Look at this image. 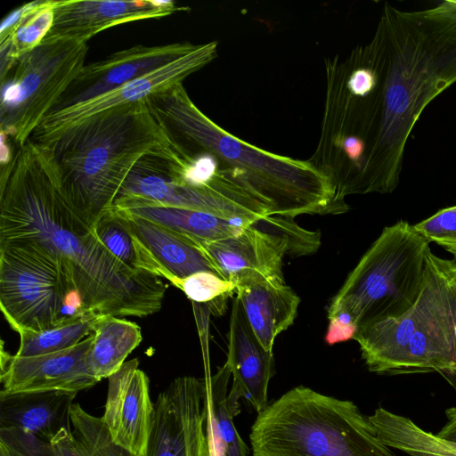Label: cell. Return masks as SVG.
<instances>
[{"mask_svg": "<svg viewBox=\"0 0 456 456\" xmlns=\"http://www.w3.org/2000/svg\"><path fill=\"white\" fill-rule=\"evenodd\" d=\"M325 80L320 139L308 160L338 203L393 192L416 122L456 83V0L415 11L385 3L367 44L325 59Z\"/></svg>", "mask_w": 456, "mask_h": 456, "instance_id": "obj_1", "label": "cell"}, {"mask_svg": "<svg viewBox=\"0 0 456 456\" xmlns=\"http://www.w3.org/2000/svg\"><path fill=\"white\" fill-rule=\"evenodd\" d=\"M0 245L28 246L52 257L92 313L145 317L160 310V278L115 257L69 208L52 151L29 139L0 187Z\"/></svg>", "mask_w": 456, "mask_h": 456, "instance_id": "obj_2", "label": "cell"}, {"mask_svg": "<svg viewBox=\"0 0 456 456\" xmlns=\"http://www.w3.org/2000/svg\"><path fill=\"white\" fill-rule=\"evenodd\" d=\"M47 147L59 169L63 199L94 230L112 209L122 184L140 159L183 149L147 102L94 117Z\"/></svg>", "mask_w": 456, "mask_h": 456, "instance_id": "obj_3", "label": "cell"}, {"mask_svg": "<svg viewBox=\"0 0 456 456\" xmlns=\"http://www.w3.org/2000/svg\"><path fill=\"white\" fill-rule=\"evenodd\" d=\"M173 135L189 150L205 151L240 172L249 187L270 202L273 214H337L329 179L309 160L274 154L240 140L216 125L190 98L183 83L147 101Z\"/></svg>", "mask_w": 456, "mask_h": 456, "instance_id": "obj_4", "label": "cell"}, {"mask_svg": "<svg viewBox=\"0 0 456 456\" xmlns=\"http://www.w3.org/2000/svg\"><path fill=\"white\" fill-rule=\"evenodd\" d=\"M354 339L370 371L437 372L456 392V260L430 251L415 304L397 319L359 328Z\"/></svg>", "mask_w": 456, "mask_h": 456, "instance_id": "obj_5", "label": "cell"}, {"mask_svg": "<svg viewBox=\"0 0 456 456\" xmlns=\"http://www.w3.org/2000/svg\"><path fill=\"white\" fill-rule=\"evenodd\" d=\"M253 456H397L349 400L296 387L258 412Z\"/></svg>", "mask_w": 456, "mask_h": 456, "instance_id": "obj_6", "label": "cell"}, {"mask_svg": "<svg viewBox=\"0 0 456 456\" xmlns=\"http://www.w3.org/2000/svg\"><path fill=\"white\" fill-rule=\"evenodd\" d=\"M429 244L407 221L386 226L331 299L329 320L358 330L404 314L424 286Z\"/></svg>", "mask_w": 456, "mask_h": 456, "instance_id": "obj_7", "label": "cell"}, {"mask_svg": "<svg viewBox=\"0 0 456 456\" xmlns=\"http://www.w3.org/2000/svg\"><path fill=\"white\" fill-rule=\"evenodd\" d=\"M0 307L17 333L96 314L54 260L28 246L0 245Z\"/></svg>", "mask_w": 456, "mask_h": 456, "instance_id": "obj_8", "label": "cell"}, {"mask_svg": "<svg viewBox=\"0 0 456 456\" xmlns=\"http://www.w3.org/2000/svg\"><path fill=\"white\" fill-rule=\"evenodd\" d=\"M87 52L86 40L44 39L1 81L0 128L19 148L55 110L86 65Z\"/></svg>", "mask_w": 456, "mask_h": 456, "instance_id": "obj_9", "label": "cell"}, {"mask_svg": "<svg viewBox=\"0 0 456 456\" xmlns=\"http://www.w3.org/2000/svg\"><path fill=\"white\" fill-rule=\"evenodd\" d=\"M143 157L127 175L113 204L115 209L164 206L206 212L216 216L252 224L273 214V206L236 180L205 188L176 180L170 161L183 151Z\"/></svg>", "mask_w": 456, "mask_h": 456, "instance_id": "obj_10", "label": "cell"}, {"mask_svg": "<svg viewBox=\"0 0 456 456\" xmlns=\"http://www.w3.org/2000/svg\"><path fill=\"white\" fill-rule=\"evenodd\" d=\"M217 47L216 41L199 44L191 53L151 73L93 99L54 110L43 119L30 139L48 146L68 130L94 117L146 102L183 83L187 77L210 63L217 56Z\"/></svg>", "mask_w": 456, "mask_h": 456, "instance_id": "obj_11", "label": "cell"}, {"mask_svg": "<svg viewBox=\"0 0 456 456\" xmlns=\"http://www.w3.org/2000/svg\"><path fill=\"white\" fill-rule=\"evenodd\" d=\"M207 381L174 379L154 403L146 456H208Z\"/></svg>", "mask_w": 456, "mask_h": 456, "instance_id": "obj_12", "label": "cell"}, {"mask_svg": "<svg viewBox=\"0 0 456 456\" xmlns=\"http://www.w3.org/2000/svg\"><path fill=\"white\" fill-rule=\"evenodd\" d=\"M93 335L68 349L29 357L2 350L0 395L61 391L77 394L99 380L87 366Z\"/></svg>", "mask_w": 456, "mask_h": 456, "instance_id": "obj_13", "label": "cell"}, {"mask_svg": "<svg viewBox=\"0 0 456 456\" xmlns=\"http://www.w3.org/2000/svg\"><path fill=\"white\" fill-rule=\"evenodd\" d=\"M196 46L190 42L137 45L85 65L54 110L93 99L142 77L191 53Z\"/></svg>", "mask_w": 456, "mask_h": 456, "instance_id": "obj_14", "label": "cell"}, {"mask_svg": "<svg viewBox=\"0 0 456 456\" xmlns=\"http://www.w3.org/2000/svg\"><path fill=\"white\" fill-rule=\"evenodd\" d=\"M138 366V359L125 362L108 378L102 419L117 445L134 456H146L154 403L149 379Z\"/></svg>", "mask_w": 456, "mask_h": 456, "instance_id": "obj_15", "label": "cell"}, {"mask_svg": "<svg viewBox=\"0 0 456 456\" xmlns=\"http://www.w3.org/2000/svg\"><path fill=\"white\" fill-rule=\"evenodd\" d=\"M193 245L208 257L218 275L235 286L261 278L284 279L281 268L289 253L287 241L253 224L234 236Z\"/></svg>", "mask_w": 456, "mask_h": 456, "instance_id": "obj_16", "label": "cell"}, {"mask_svg": "<svg viewBox=\"0 0 456 456\" xmlns=\"http://www.w3.org/2000/svg\"><path fill=\"white\" fill-rule=\"evenodd\" d=\"M188 10V6L177 5L174 1L55 0L53 27L45 39L88 41L99 32L120 24Z\"/></svg>", "mask_w": 456, "mask_h": 456, "instance_id": "obj_17", "label": "cell"}, {"mask_svg": "<svg viewBox=\"0 0 456 456\" xmlns=\"http://www.w3.org/2000/svg\"><path fill=\"white\" fill-rule=\"evenodd\" d=\"M226 363L232 376V386L226 403L233 417L240 413L239 400L243 397L260 412L267 407V389L274 375L273 351L266 350L253 332L240 299H232L228 331Z\"/></svg>", "mask_w": 456, "mask_h": 456, "instance_id": "obj_18", "label": "cell"}, {"mask_svg": "<svg viewBox=\"0 0 456 456\" xmlns=\"http://www.w3.org/2000/svg\"><path fill=\"white\" fill-rule=\"evenodd\" d=\"M112 209L137 242L142 271L170 282L201 271L217 273L203 252L186 240L149 220Z\"/></svg>", "mask_w": 456, "mask_h": 456, "instance_id": "obj_19", "label": "cell"}, {"mask_svg": "<svg viewBox=\"0 0 456 456\" xmlns=\"http://www.w3.org/2000/svg\"><path fill=\"white\" fill-rule=\"evenodd\" d=\"M235 293L257 339L273 351L276 337L293 323L300 298L284 279L254 280L236 286Z\"/></svg>", "mask_w": 456, "mask_h": 456, "instance_id": "obj_20", "label": "cell"}, {"mask_svg": "<svg viewBox=\"0 0 456 456\" xmlns=\"http://www.w3.org/2000/svg\"><path fill=\"white\" fill-rule=\"evenodd\" d=\"M76 395L61 391L0 395V428H20L51 443L61 430L71 429Z\"/></svg>", "mask_w": 456, "mask_h": 456, "instance_id": "obj_21", "label": "cell"}, {"mask_svg": "<svg viewBox=\"0 0 456 456\" xmlns=\"http://www.w3.org/2000/svg\"><path fill=\"white\" fill-rule=\"evenodd\" d=\"M118 210L155 223L191 244L234 236L248 225L206 212L181 208L142 206Z\"/></svg>", "mask_w": 456, "mask_h": 456, "instance_id": "obj_22", "label": "cell"}, {"mask_svg": "<svg viewBox=\"0 0 456 456\" xmlns=\"http://www.w3.org/2000/svg\"><path fill=\"white\" fill-rule=\"evenodd\" d=\"M87 366L100 381L115 373L128 354L141 343V328L134 322L112 315H100L93 330Z\"/></svg>", "mask_w": 456, "mask_h": 456, "instance_id": "obj_23", "label": "cell"}, {"mask_svg": "<svg viewBox=\"0 0 456 456\" xmlns=\"http://www.w3.org/2000/svg\"><path fill=\"white\" fill-rule=\"evenodd\" d=\"M379 438L408 456H456V444L426 431L411 419L382 407L368 417Z\"/></svg>", "mask_w": 456, "mask_h": 456, "instance_id": "obj_24", "label": "cell"}, {"mask_svg": "<svg viewBox=\"0 0 456 456\" xmlns=\"http://www.w3.org/2000/svg\"><path fill=\"white\" fill-rule=\"evenodd\" d=\"M70 422L71 429L61 430L51 441L56 456H134L112 441L102 418L79 403L71 407Z\"/></svg>", "mask_w": 456, "mask_h": 456, "instance_id": "obj_25", "label": "cell"}, {"mask_svg": "<svg viewBox=\"0 0 456 456\" xmlns=\"http://www.w3.org/2000/svg\"><path fill=\"white\" fill-rule=\"evenodd\" d=\"M231 376L225 362L216 373L206 379L207 411L221 442L224 456H248V448L235 428L233 416L226 403Z\"/></svg>", "mask_w": 456, "mask_h": 456, "instance_id": "obj_26", "label": "cell"}, {"mask_svg": "<svg viewBox=\"0 0 456 456\" xmlns=\"http://www.w3.org/2000/svg\"><path fill=\"white\" fill-rule=\"evenodd\" d=\"M55 0H45L36 12L28 15L12 37L0 45V79L10 73L18 59L34 50L45 38L53 23Z\"/></svg>", "mask_w": 456, "mask_h": 456, "instance_id": "obj_27", "label": "cell"}, {"mask_svg": "<svg viewBox=\"0 0 456 456\" xmlns=\"http://www.w3.org/2000/svg\"><path fill=\"white\" fill-rule=\"evenodd\" d=\"M99 316L100 314H89L69 323L41 331H20L16 355L37 356L72 347L92 334L93 326Z\"/></svg>", "mask_w": 456, "mask_h": 456, "instance_id": "obj_28", "label": "cell"}, {"mask_svg": "<svg viewBox=\"0 0 456 456\" xmlns=\"http://www.w3.org/2000/svg\"><path fill=\"white\" fill-rule=\"evenodd\" d=\"M171 283L191 301L205 305L215 316L225 313L228 298L236 292L234 283L210 271H201L183 279H175Z\"/></svg>", "mask_w": 456, "mask_h": 456, "instance_id": "obj_29", "label": "cell"}, {"mask_svg": "<svg viewBox=\"0 0 456 456\" xmlns=\"http://www.w3.org/2000/svg\"><path fill=\"white\" fill-rule=\"evenodd\" d=\"M94 232L107 249L134 271L140 269L139 248L120 216L113 209L97 222ZM145 272V271H144Z\"/></svg>", "mask_w": 456, "mask_h": 456, "instance_id": "obj_30", "label": "cell"}, {"mask_svg": "<svg viewBox=\"0 0 456 456\" xmlns=\"http://www.w3.org/2000/svg\"><path fill=\"white\" fill-rule=\"evenodd\" d=\"M252 224L265 232L285 240L289 248L288 254L291 256L313 254L321 244L320 232L301 228L296 224L294 218L272 215Z\"/></svg>", "mask_w": 456, "mask_h": 456, "instance_id": "obj_31", "label": "cell"}, {"mask_svg": "<svg viewBox=\"0 0 456 456\" xmlns=\"http://www.w3.org/2000/svg\"><path fill=\"white\" fill-rule=\"evenodd\" d=\"M413 227L429 242L444 248L456 260V205L440 209Z\"/></svg>", "mask_w": 456, "mask_h": 456, "instance_id": "obj_32", "label": "cell"}, {"mask_svg": "<svg viewBox=\"0 0 456 456\" xmlns=\"http://www.w3.org/2000/svg\"><path fill=\"white\" fill-rule=\"evenodd\" d=\"M0 444L12 456H56L51 443L20 428H0Z\"/></svg>", "mask_w": 456, "mask_h": 456, "instance_id": "obj_33", "label": "cell"}, {"mask_svg": "<svg viewBox=\"0 0 456 456\" xmlns=\"http://www.w3.org/2000/svg\"><path fill=\"white\" fill-rule=\"evenodd\" d=\"M45 0H37L16 8L7 14L0 25V45L8 40L20 24L31 13L39 9Z\"/></svg>", "mask_w": 456, "mask_h": 456, "instance_id": "obj_34", "label": "cell"}, {"mask_svg": "<svg viewBox=\"0 0 456 456\" xmlns=\"http://www.w3.org/2000/svg\"><path fill=\"white\" fill-rule=\"evenodd\" d=\"M445 416L447 422L436 435L444 441L456 444V407L448 408Z\"/></svg>", "mask_w": 456, "mask_h": 456, "instance_id": "obj_35", "label": "cell"}, {"mask_svg": "<svg viewBox=\"0 0 456 456\" xmlns=\"http://www.w3.org/2000/svg\"><path fill=\"white\" fill-rule=\"evenodd\" d=\"M206 433L208 446V456H224L221 442L215 430L211 418L207 411Z\"/></svg>", "mask_w": 456, "mask_h": 456, "instance_id": "obj_36", "label": "cell"}, {"mask_svg": "<svg viewBox=\"0 0 456 456\" xmlns=\"http://www.w3.org/2000/svg\"><path fill=\"white\" fill-rule=\"evenodd\" d=\"M0 137V164L1 167H4L12 163L15 154L12 153L10 148L8 142L10 138L2 131Z\"/></svg>", "mask_w": 456, "mask_h": 456, "instance_id": "obj_37", "label": "cell"}, {"mask_svg": "<svg viewBox=\"0 0 456 456\" xmlns=\"http://www.w3.org/2000/svg\"><path fill=\"white\" fill-rule=\"evenodd\" d=\"M0 456H12L8 449L0 444Z\"/></svg>", "mask_w": 456, "mask_h": 456, "instance_id": "obj_38", "label": "cell"}]
</instances>
